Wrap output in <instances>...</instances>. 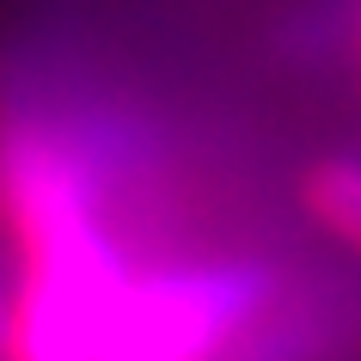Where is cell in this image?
<instances>
[{"label":"cell","instance_id":"cell-1","mask_svg":"<svg viewBox=\"0 0 361 361\" xmlns=\"http://www.w3.org/2000/svg\"><path fill=\"white\" fill-rule=\"evenodd\" d=\"M282 288V269L257 251H153L135 269L98 361H227Z\"/></svg>","mask_w":361,"mask_h":361},{"label":"cell","instance_id":"cell-2","mask_svg":"<svg viewBox=\"0 0 361 361\" xmlns=\"http://www.w3.org/2000/svg\"><path fill=\"white\" fill-rule=\"evenodd\" d=\"M300 202L337 245L361 251V153H324L300 178Z\"/></svg>","mask_w":361,"mask_h":361},{"label":"cell","instance_id":"cell-3","mask_svg":"<svg viewBox=\"0 0 361 361\" xmlns=\"http://www.w3.org/2000/svg\"><path fill=\"white\" fill-rule=\"evenodd\" d=\"M6 319H13V288L0 282V355H6Z\"/></svg>","mask_w":361,"mask_h":361}]
</instances>
